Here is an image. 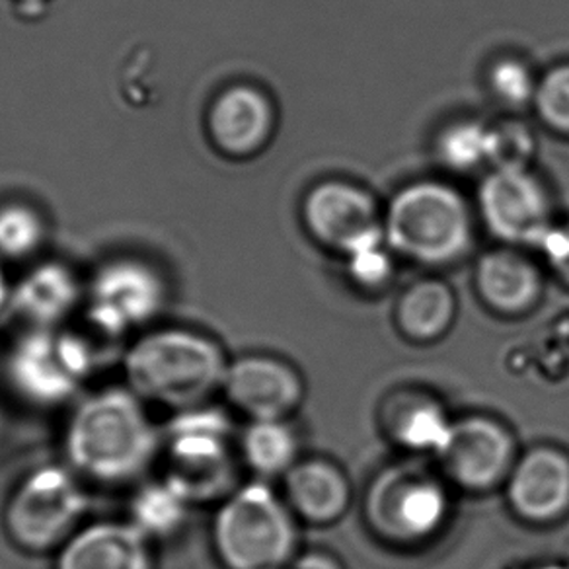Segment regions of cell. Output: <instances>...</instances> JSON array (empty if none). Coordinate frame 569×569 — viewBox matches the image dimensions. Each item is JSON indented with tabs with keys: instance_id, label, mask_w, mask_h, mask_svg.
<instances>
[{
	"instance_id": "d6a6232c",
	"label": "cell",
	"mask_w": 569,
	"mask_h": 569,
	"mask_svg": "<svg viewBox=\"0 0 569 569\" xmlns=\"http://www.w3.org/2000/svg\"><path fill=\"white\" fill-rule=\"evenodd\" d=\"M538 569H566V568H560V566H546V568H538Z\"/></svg>"
},
{
	"instance_id": "f1b7e54d",
	"label": "cell",
	"mask_w": 569,
	"mask_h": 569,
	"mask_svg": "<svg viewBox=\"0 0 569 569\" xmlns=\"http://www.w3.org/2000/svg\"><path fill=\"white\" fill-rule=\"evenodd\" d=\"M537 102L550 126L569 133V64L546 74L538 84Z\"/></svg>"
},
{
	"instance_id": "277c9868",
	"label": "cell",
	"mask_w": 569,
	"mask_h": 569,
	"mask_svg": "<svg viewBox=\"0 0 569 569\" xmlns=\"http://www.w3.org/2000/svg\"><path fill=\"white\" fill-rule=\"evenodd\" d=\"M211 546L224 569H283L297 550L293 511L266 480L242 483L219 501Z\"/></svg>"
},
{
	"instance_id": "83f0119b",
	"label": "cell",
	"mask_w": 569,
	"mask_h": 569,
	"mask_svg": "<svg viewBox=\"0 0 569 569\" xmlns=\"http://www.w3.org/2000/svg\"><path fill=\"white\" fill-rule=\"evenodd\" d=\"M490 87L493 94L509 106H522L538 92L535 74L517 59H501L491 67Z\"/></svg>"
},
{
	"instance_id": "ffe728a7",
	"label": "cell",
	"mask_w": 569,
	"mask_h": 569,
	"mask_svg": "<svg viewBox=\"0 0 569 569\" xmlns=\"http://www.w3.org/2000/svg\"><path fill=\"white\" fill-rule=\"evenodd\" d=\"M196 503L167 476L144 478L134 486L127 507V521L152 545L168 542L188 527Z\"/></svg>"
},
{
	"instance_id": "7c38bea8",
	"label": "cell",
	"mask_w": 569,
	"mask_h": 569,
	"mask_svg": "<svg viewBox=\"0 0 569 569\" xmlns=\"http://www.w3.org/2000/svg\"><path fill=\"white\" fill-rule=\"evenodd\" d=\"M483 219L509 242L538 244L550 221L546 191L527 168H493L480 188Z\"/></svg>"
},
{
	"instance_id": "7a4b0ae2",
	"label": "cell",
	"mask_w": 569,
	"mask_h": 569,
	"mask_svg": "<svg viewBox=\"0 0 569 569\" xmlns=\"http://www.w3.org/2000/svg\"><path fill=\"white\" fill-rule=\"evenodd\" d=\"M229 363L221 341L186 326H154L121 356L123 385L172 413L209 403L221 392Z\"/></svg>"
},
{
	"instance_id": "484cf974",
	"label": "cell",
	"mask_w": 569,
	"mask_h": 569,
	"mask_svg": "<svg viewBox=\"0 0 569 569\" xmlns=\"http://www.w3.org/2000/svg\"><path fill=\"white\" fill-rule=\"evenodd\" d=\"M537 151L535 133L517 119L490 126V162L493 168H527Z\"/></svg>"
},
{
	"instance_id": "f546056e",
	"label": "cell",
	"mask_w": 569,
	"mask_h": 569,
	"mask_svg": "<svg viewBox=\"0 0 569 569\" xmlns=\"http://www.w3.org/2000/svg\"><path fill=\"white\" fill-rule=\"evenodd\" d=\"M561 281L569 284V224H550L537 244Z\"/></svg>"
},
{
	"instance_id": "6da1fadb",
	"label": "cell",
	"mask_w": 569,
	"mask_h": 569,
	"mask_svg": "<svg viewBox=\"0 0 569 569\" xmlns=\"http://www.w3.org/2000/svg\"><path fill=\"white\" fill-rule=\"evenodd\" d=\"M64 462L87 483L142 482L160 459L162 426L127 385L88 390L71 403L61 436Z\"/></svg>"
},
{
	"instance_id": "d6986e66",
	"label": "cell",
	"mask_w": 569,
	"mask_h": 569,
	"mask_svg": "<svg viewBox=\"0 0 569 569\" xmlns=\"http://www.w3.org/2000/svg\"><path fill=\"white\" fill-rule=\"evenodd\" d=\"M476 283L486 305L503 315L532 309L542 293V279L535 263L511 250L486 253L478 263Z\"/></svg>"
},
{
	"instance_id": "5bb4252c",
	"label": "cell",
	"mask_w": 569,
	"mask_h": 569,
	"mask_svg": "<svg viewBox=\"0 0 569 569\" xmlns=\"http://www.w3.org/2000/svg\"><path fill=\"white\" fill-rule=\"evenodd\" d=\"M53 569H157L154 545L131 522H84L56 556Z\"/></svg>"
},
{
	"instance_id": "8fae6325",
	"label": "cell",
	"mask_w": 569,
	"mask_h": 569,
	"mask_svg": "<svg viewBox=\"0 0 569 569\" xmlns=\"http://www.w3.org/2000/svg\"><path fill=\"white\" fill-rule=\"evenodd\" d=\"M221 395L248 421L287 419L302 402L305 382L293 365L268 353L230 359Z\"/></svg>"
},
{
	"instance_id": "5b68a950",
	"label": "cell",
	"mask_w": 569,
	"mask_h": 569,
	"mask_svg": "<svg viewBox=\"0 0 569 569\" xmlns=\"http://www.w3.org/2000/svg\"><path fill=\"white\" fill-rule=\"evenodd\" d=\"M162 476L203 506L221 501L237 488L234 427L211 403L174 411L162 426Z\"/></svg>"
},
{
	"instance_id": "603a6c76",
	"label": "cell",
	"mask_w": 569,
	"mask_h": 569,
	"mask_svg": "<svg viewBox=\"0 0 569 569\" xmlns=\"http://www.w3.org/2000/svg\"><path fill=\"white\" fill-rule=\"evenodd\" d=\"M457 315L455 295L436 279L411 284L396 307L400 332L413 341L439 340L451 328Z\"/></svg>"
},
{
	"instance_id": "ba28073f",
	"label": "cell",
	"mask_w": 569,
	"mask_h": 569,
	"mask_svg": "<svg viewBox=\"0 0 569 569\" xmlns=\"http://www.w3.org/2000/svg\"><path fill=\"white\" fill-rule=\"evenodd\" d=\"M167 301V283L149 263L110 261L96 271L84 291L87 332L102 348L129 343L154 328Z\"/></svg>"
},
{
	"instance_id": "e0dca14e",
	"label": "cell",
	"mask_w": 569,
	"mask_h": 569,
	"mask_svg": "<svg viewBox=\"0 0 569 569\" xmlns=\"http://www.w3.org/2000/svg\"><path fill=\"white\" fill-rule=\"evenodd\" d=\"M273 110L268 98L252 87H232L222 92L209 113L214 142L230 154H250L268 141Z\"/></svg>"
},
{
	"instance_id": "8992f818",
	"label": "cell",
	"mask_w": 569,
	"mask_h": 569,
	"mask_svg": "<svg viewBox=\"0 0 569 569\" xmlns=\"http://www.w3.org/2000/svg\"><path fill=\"white\" fill-rule=\"evenodd\" d=\"M90 498L87 482L67 462L28 470L2 507V530L28 556H56L84 525Z\"/></svg>"
},
{
	"instance_id": "cb8c5ba5",
	"label": "cell",
	"mask_w": 569,
	"mask_h": 569,
	"mask_svg": "<svg viewBox=\"0 0 569 569\" xmlns=\"http://www.w3.org/2000/svg\"><path fill=\"white\" fill-rule=\"evenodd\" d=\"M437 151L447 167L468 172L490 162V126L459 121L447 127L437 141Z\"/></svg>"
},
{
	"instance_id": "1f68e13d",
	"label": "cell",
	"mask_w": 569,
	"mask_h": 569,
	"mask_svg": "<svg viewBox=\"0 0 569 569\" xmlns=\"http://www.w3.org/2000/svg\"><path fill=\"white\" fill-rule=\"evenodd\" d=\"M10 293H12V284L7 281L4 271L0 269V312H2V310L9 309Z\"/></svg>"
},
{
	"instance_id": "2e32d148",
	"label": "cell",
	"mask_w": 569,
	"mask_h": 569,
	"mask_svg": "<svg viewBox=\"0 0 569 569\" xmlns=\"http://www.w3.org/2000/svg\"><path fill=\"white\" fill-rule=\"evenodd\" d=\"M84 302V291L71 269L61 263H41L12 284L9 310L22 328L67 326Z\"/></svg>"
},
{
	"instance_id": "4316f807",
	"label": "cell",
	"mask_w": 569,
	"mask_h": 569,
	"mask_svg": "<svg viewBox=\"0 0 569 569\" xmlns=\"http://www.w3.org/2000/svg\"><path fill=\"white\" fill-rule=\"evenodd\" d=\"M43 238L40 217L32 209L10 206L0 211V253L18 260L36 252Z\"/></svg>"
},
{
	"instance_id": "d4e9b609",
	"label": "cell",
	"mask_w": 569,
	"mask_h": 569,
	"mask_svg": "<svg viewBox=\"0 0 569 569\" xmlns=\"http://www.w3.org/2000/svg\"><path fill=\"white\" fill-rule=\"evenodd\" d=\"M349 273L363 287H379L392 276V256L385 229H375L346 250Z\"/></svg>"
},
{
	"instance_id": "52a82bcc",
	"label": "cell",
	"mask_w": 569,
	"mask_h": 569,
	"mask_svg": "<svg viewBox=\"0 0 569 569\" xmlns=\"http://www.w3.org/2000/svg\"><path fill=\"white\" fill-rule=\"evenodd\" d=\"M388 244L411 260L441 266L460 258L472 240V219L465 199L437 182L403 188L388 207Z\"/></svg>"
},
{
	"instance_id": "4fadbf2b",
	"label": "cell",
	"mask_w": 569,
	"mask_h": 569,
	"mask_svg": "<svg viewBox=\"0 0 569 569\" xmlns=\"http://www.w3.org/2000/svg\"><path fill=\"white\" fill-rule=\"evenodd\" d=\"M507 501L529 522H552L569 509V457L556 447H535L515 462Z\"/></svg>"
},
{
	"instance_id": "9c48e42d",
	"label": "cell",
	"mask_w": 569,
	"mask_h": 569,
	"mask_svg": "<svg viewBox=\"0 0 569 569\" xmlns=\"http://www.w3.org/2000/svg\"><path fill=\"white\" fill-rule=\"evenodd\" d=\"M443 482L423 470L390 468L375 480L367 517L380 537L396 545H419L436 537L449 517Z\"/></svg>"
},
{
	"instance_id": "44dd1931",
	"label": "cell",
	"mask_w": 569,
	"mask_h": 569,
	"mask_svg": "<svg viewBox=\"0 0 569 569\" xmlns=\"http://www.w3.org/2000/svg\"><path fill=\"white\" fill-rule=\"evenodd\" d=\"M388 436L408 451L439 455L451 436L452 421L443 406L429 396H398L387 406Z\"/></svg>"
},
{
	"instance_id": "7402d4cb",
	"label": "cell",
	"mask_w": 569,
	"mask_h": 569,
	"mask_svg": "<svg viewBox=\"0 0 569 569\" xmlns=\"http://www.w3.org/2000/svg\"><path fill=\"white\" fill-rule=\"evenodd\" d=\"M238 455L260 480H269L299 462V439L287 419H256L238 437Z\"/></svg>"
},
{
	"instance_id": "9a60e30c",
	"label": "cell",
	"mask_w": 569,
	"mask_h": 569,
	"mask_svg": "<svg viewBox=\"0 0 569 569\" xmlns=\"http://www.w3.org/2000/svg\"><path fill=\"white\" fill-rule=\"evenodd\" d=\"M305 219L318 240L340 252L380 227L375 201L348 182H325L310 191Z\"/></svg>"
},
{
	"instance_id": "ac0fdd59",
	"label": "cell",
	"mask_w": 569,
	"mask_h": 569,
	"mask_svg": "<svg viewBox=\"0 0 569 569\" xmlns=\"http://www.w3.org/2000/svg\"><path fill=\"white\" fill-rule=\"evenodd\" d=\"M284 478V501L302 519L326 525L348 511L351 488L333 462L309 459L297 462Z\"/></svg>"
},
{
	"instance_id": "4dcf8cb0",
	"label": "cell",
	"mask_w": 569,
	"mask_h": 569,
	"mask_svg": "<svg viewBox=\"0 0 569 569\" xmlns=\"http://www.w3.org/2000/svg\"><path fill=\"white\" fill-rule=\"evenodd\" d=\"M289 569H343L340 561L325 552H307L291 561Z\"/></svg>"
},
{
	"instance_id": "3957f363",
	"label": "cell",
	"mask_w": 569,
	"mask_h": 569,
	"mask_svg": "<svg viewBox=\"0 0 569 569\" xmlns=\"http://www.w3.org/2000/svg\"><path fill=\"white\" fill-rule=\"evenodd\" d=\"M106 348L77 328H22L10 341L2 377L20 402L53 410L84 395L102 365Z\"/></svg>"
},
{
	"instance_id": "30bf717a",
	"label": "cell",
	"mask_w": 569,
	"mask_h": 569,
	"mask_svg": "<svg viewBox=\"0 0 569 569\" xmlns=\"http://www.w3.org/2000/svg\"><path fill=\"white\" fill-rule=\"evenodd\" d=\"M437 457L460 488L486 491L507 482L517 462V447L501 421L478 413L452 423L451 436Z\"/></svg>"
}]
</instances>
